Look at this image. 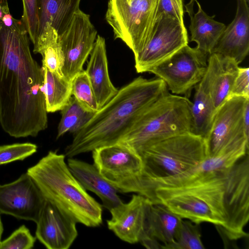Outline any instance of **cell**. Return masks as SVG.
Wrapping results in <instances>:
<instances>
[{
	"instance_id": "obj_1",
	"label": "cell",
	"mask_w": 249,
	"mask_h": 249,
	"mask_svg": "<svg viewBox=\"0 0 249 249\" xmlns=\"http://www.w3.org/2000/svg\"><path fill=\"white\" fill-rule=\"evenodd\" d=\"M151 201L194 223L214 225L229 240L246 237L248 234L244 230L249 219V154L230 167L178 185L157 187Z\"/></svg>"
},
{
	"instance_id": "obj_2",
	"label": "cell",
	"mask_w": 249,
	"mask_h": 249,
	"mask_svg": "<svg viewBox=\"0 0 249 249\" xmlns=\"http://www.w3.org/2000/svg\"><path fill=\"white\" fill-rule=\"evenodd\" d=\"M21 19L0 18V124L10 136L36 137L48 127L42 69Z\"/></svg>"
},
{
	"instance_id": "obj_3",
	"label": "cell",
	"mask_w": 249,
	"mask_h": 249,
	"mask_svg": "<svg viewBox=\"0 0 249 249\" xmlns=\"http://www.w3.org/2000/svg\"><path fill=\"white\" fill-rule=\"evenodd\" d=\"M161 79L139 76L118 89L117 94L96 112L65 149L73 158L96 148L117 143L138 118L155 100L168 91Z\"/></svg>"
},
{
	"instance_id": "obj_4",
	"label": "cell",
	"mask_w": 249,
	"mask_h": 249,
	"mask_svg": "<svg viewBox=\"0 0 249 249\" xmlns=\"http://www.w3.org/2000/svg\"><path fill=\"white\" fill-rule=\"evenodd\" d=\"M65 157L64 154L50 151L26 172L46 200L77 223L89 227L100 226L103 222L102 205L88 193L73 176Z\"/></svg>"
},
{
	"instance_id": "obj_5",
	"label": "cell",
	"mask_w": 249,
	"mask_h": 249,
	"mask_svg": "<svg viewBox=\"0 0 249 249\" xmlns=\"http://www.w3.org/2000/svg\"><path fill=\"white\" fill-rule=\"evenodd\" d=\"M137 153L143 161L149 199L155 184L187 173L208 157L204 138L191 132L159 141Z\"/></svg>"
},
{
	"instance_id": "obj_6",
	"label": "cell",
	"mask_w": 249,
	"mask_h": 249,
	"mask_svg": "<svg viewBox=\"0 0 249 249\" xmlns=\"http://www.w3.org/2000/svg\"><path fill=\"white\" fill-rule=\"evenodd\" d=\"M192 102L168 90L140 115L118 142L138 152L163 139L193 130Z\"/></svg>"
},
{
	"instance_id": "obj_7",
	"label": "cell",
	"mask_w": 249,
	"mask_h": 249,
	"mask_svg": "<svg viewBox=\"0 0 249 249\" xmlns=\"http://www.w3.org/2000/svg\"><path fill=\"white\" fill-rule=\"evenodd\" d=\"M158 0H108L106 19L115 38L140 53L149 41L156 23Z\"/></svg>"
},
{
	"instance_id": "obj_8",
	"label": "cell",
	"mask_w": 249,
	"mask_h": 249,
	"mask_svg": "<svg viewBox=\"0 0 249 249\" xmlns=\"http://www.w3.org/2000/svg\"><path fill=\"white\" fill-rule=\"evenodd\" d=\"M93 164L101 175L118 191L146 196L144 166L135 150L117 142L92 151Z\"/></svg>"
},
{
	"instance_id": "obj_9",
	"label": "cell",
	"mask_w": 249,
	"mask_h": 249,
	"mask_svg": "<svg viewBox=\"0 0 249 249\" xmlns=\"http://www.w3.org/2000/svg\"><path fill=\"white\" fill-rule=\"evenodd\" d=\"M208 56L196 47L187 45L149 73L162 80L171 93L189 98L205 74Z\"/></svg>"
},
{
	"instance_id": "obj_10",
	"label": "cell",
	"mask_w": 249,
	"mask_h": 249,
	"mask_svg": "<svg viewBox=\"0 0 249 249\" xmlns=\"http://www.w3.org/2000/svg\"><path fill=\"white\" fill-rule=\"evenodd\" d=\"M184 23L167 15L156 21L151 37L145 47L134 55L138 73L149 72L184 46L188 45Z\"/></svg>"
},
{
	"instance_id": "obj_11",
	"label": "cell",
	"mask_w": 249,
	"mask_h": 249,
	"mask_svg": "<svg viewBox=\"0 0 249 249\" xmlns=\"http://www.w3.org/2000/svg\"><path fill=\"white\" fill-rule=\"evenodd\" d=\"M97 32L89 15L80 9L73 15L66 30L59 35L64 57L62 72L68 80L84 70L83 66L93 49Z\"/></svg>"
},
{
	"instance_id": "obj_12",
	"label": "cell",
	"mask_w": 249,
	"mask_h": 249,
	"mask_svg": "<svg viewBox=\"0 0 249 249\" xmlns=\"http://www.w3.org/2000/svg\"><path fill=\"white\" fill-rule=\"evenodd\" d=\"M46 199L27 172L16 180L0 185V213L36 223Z\"/></svg>"
},
{
	"instance_id": "obj_13",
	"label": "cell",
	"mask_w": 249,
	"mask_h": 249,
	"mask_svg": "<svg viewBox=\"0 0 249 249\" xmlns=\"http://www.w3.org/2000/svg\"><path fill=\"white\" fill-rule=\"evenodd\" d=\"M249 99L232 96L216 111L210 129L204 138L208 157L217 155L233 142L245 138L243 114Z\"/></svg>"
},
{
	"instance_id": "obj_14",
	"label": "cell",
	"mask_w": 249,
	"mask_h": 249,
	"mask_svg": "<svg viewBox=\"0 0 249 249\" xmlns=\"http://www.w3.org/2000/svg\"><path fill=\"white\" fill-rule=\"evenodd\" d=\"M152 203L141 195H133L127 203L111 209L108 229L121 240L130 244L140 242L144 235L148 210Z\"/></svg>"
},
{
	"instance_id": "obj_15",
	"label": "cell",
	"mask_w": 249,
	"mask_h": 249,
	"mask_svg": "<svg viewBox=\"0 0 249 249\" xmlns=\"http://www.w3.org/2000/svg\"><path fill=\"white\" fill-rule=\"evenodd\" d=\"M76 223L46 200L36 223V237L48 249H68L78 236Z\"/></svg>"
},
{
	"instance_id": "obj_16",
	"label": "cell",
	"mask_w": 249,
	"mask_h": 249,
	"mask_svg": "<svg viewBox=\"0 0 249 249\" xmlns=\"http://www.w3.org/2000/svg\"><path fill=\"white\" fill-rule=\"evenodd\" d=\"M236 1L235 17L226 26L212 53L231 58L239 64L249 52V8L245 0Z\"/></svg>"
},
{
	"instance_id": "obj_17",
	"label": "cell",
	"mask_w": 249,
	"mask_h": 249,
	"mask_svg": "<svg viewBox=\"0 0 249 249\" xmlns=\"http://www.w3.org/2000/svg\"><path fill=\"white\" fill-rule=\"evenodd\" d=\"M239 68V64L231 58L215 53L209 55L207 69L201 81L216 110L230 97Z\"/></svg>"
},
{
	"instance_id": "obj_18",
	"label": "cell",
	"mask_w": 249,
	"mask_h": 249,
	"mask_svg": "<svg viewBox=\"0 0 249 249\" xmlns=\"http://www.w3.org/2000/svg\"><path fill=\"white\" fill-rule=\"evenodd\" d=\"M100 108L107 104L118 92L108 73L105 39L98 35L86 70Z\"/></svg>"
},
{
	"instance_id": "obj_19",
	"label": "cell",
	"mask_w": 249,
	"mask_h": 249,
	"mask_svg": "<svg viewBox=\"0 0 249 249\" xmlns=\"http://www.w3.org/2000/svg\"><path fill=\"white\" fill-rule=\"evenodd\" d=\"M68 166L73 176L86 190L96 195L104 207L110 211L123 201L118 191L100 173L94 164L68 158Z\"/></svg>"
},
{
	"instance_id": "obj_20",
	"label": "cell",
	"mask_w": 249,
	"mask_h": 249,
	"mask_svg": "<svg viewBox=\"0 0 249 249\" xmlns=\"http://www.w3.org/2000/svg\"><path fill=\"white\" fill-rule=\"evenodd\" d=\"M182 221L180 216L164 205L152 202L148 210L145 233L142 239L151 237L164 245L170 243L174 240Z\"/></svg>"
},
{
	"instance_id": "obj_21",
	"label": "cell",
	"mask_w": 249,
	"mask_h": 249,
	"mask_svg": "<svg viewBox=\"0 0 249 249\" xmlns=\"http://www.w3.org/2000/svg\"><path fill=\"white\" fill-rule=\"evenodd\" d=\"M198 6L197 12L191 18L189 30L191 41L196 43V48L209 55L226 28V25L214 19L215 16L208 15L196 0Z\"/></svg>"
},
{
	"instance_id": "obj_22",
	"label": "cell",
	"mask_w": 249,
	"mask_h": 249,
	"mask_svg": "<svg viewBox=\"0 0 249 249\" xmlns=\"http://www.w3.org/2000/svg\"><path fill=\"white\" fill-rule=\"evenodd\" d=\"M39 35L45 24L49 23L59 35L69 26L74 14L78 11L81 0H38ZM38 35V36H39Z\"/></svg>"
},
{
	"instance_id": "obj_23",
	"label": "cell",
	"mask_w": 249,
	"mask_h": 249,
	"mask_svg": "<svg viewBox=\"0 0 249 249\" xmlns=\"http://www.w3.org/2000/svg\"><path fill=\"white\" fill-rule=\"evenodd\" d=\"M34 53L41 55L42 66L60 77H64L62 69L64 57L59 35L49 23H46L34 45Z\"/></svg>"
},
{
	"instance_id": "obj_24",
	"label": "cell",
	"mask_w": 249,
	"mask_h": 249,
	"mask_svg": "<svg viewBox=\"0 0 249 249\" xmlns=\"http://www.w3.org/2000/svg\"><path fill=\"white\" fill-rule=\"evenodd\" d=\"M195 88V93L191 105L192 133L205 138L210 129L216 109L201 80Z\"/></svg>"
},
{
	"instance_id": "obj_25",
	"label": "cell",
	"mask_w": 249,
	"mask_h": 249,
	"mask_svg": "<svg viewBox=\"0 0 249 249\" xmlns=\"http://www.w3.org/2000/svg\"><path fill=\"white\" fill-rule=\"evenodd\" d=\"M44 76V92L48 113L60 111L71 95V81L60 77L42 66Z\"/></svg>"
},
{
	"instance_id": "obj_26",
	"label": "cell",
	"mask_w": 249,
	"mask_h": 249,
	"mask_svg": "<svg viewBox=\"0 0 249 249\" xmlns=\"http://www.w3.org/2000/svg\"><path fill=\"white\" fill-rule=\"evenodd\" d=\"M60 111L61 117L57 127V139L67 132L75 134L95 114L84 108L73 96Z\"/></svg>"
},
{
	"instance_id": "obj_27",
	"label": "cell",
	"mask_w": 249,
	"mask_h": 249,
	"mask_svg": "<svg viewBox=\"0 0 249 249\" xmlns=\"http://www.w3.org/2000/svg\"><path fill=\"white\" fill-rule=\"evenodd\" d=\"M199 224L191 221H182L176 234L174 240L161 246L166 249H204L201 239Z\"/></svg>"
},
{
	"instance_id": "obj_28",
	"label": "cell",
	"mask_w": 249,
	"mask_h": 249,
	"mask_svg": "<svg viewBox=\"0 0 249 249\" xmlns=\"http://www.w3.org/2000/svg\"><path fill=\"white\" fill-rule=\"evenodd\" d=\"M71 95L88 111L95 113L100 109L85 70L72 79Z\"/></svg>"
},
{
	"instance_id": "obj_29",
	"label": "cell",
	"mask_w": 249,
	"mask_h": 249,
	"mask_svg": "<svg viewBox=\"0 0 249 249\" xmlns=\"http://www.w3.org/2000/svg\"><path fill=\"white\" fill-rule=\"evenodd\" d=\"M23 14L21 20L34 45L37 40L39 31L38 0H22Z\"/></svg>"
},
{
	"instance_id": "obj_30",
	"label": "cell",
	"mask_w": 249,
	"mask_h": 249,
	"mask_svg": "<svg viewBox=\"0 0 249 249\" xmlns=\"http://www.w3.org/2000/svg\"><path fill=\"white\" fill-rule=\"evenodd\" d=\"M37 146L31 142L0 145V165L23 160L36 152Z\"/></svg>"
},
{
	"instance_id": "obj_31",
	"label": "cell",
	"mask_w": 249,
	"mask_h": 249,
	"mask_svg": "<svg viewBox=\"0 0 249 249\" xmlns=\"http://www.w3.org/2000/svg\"><path fill=\"white\" fill-rule=\"evenodd\" d=\"M36 239L29 229L22 225L1 241L0 249H31L34 247Z\"/></svg>"
},
{
	"instance_id": "obj_32",
	"label": "cell",
	"mask_w": 249,
	"mask_h": 249,
	"mask_svg": "<svg viewBox=\"0 0 249 249\" xmlns=\"http://www.w3.org/2000/svg\"><path fill=\"white\" fill-rule=\"evenodd\" d=\"M184 0H158L156 21L162 15H167L184 23Z\"/></svg>"
},
{
	"instance_id": "obj_33",
	"label": "cell",
	"mask_w": 249,
	"mask_h": 249,
	"mask_svg": "<svg viewBox=\"0 0 249 249\" xmlns=\"http://www.w3.org/2000/svg\"><path fill=\"white\" fill-rule=\"evenodd\" d=\"M242 97L249 99V68L240 67L234 81L230 97Z\"/></svg>"
},
{
	"instance_id": "obj_34",
	"label": "cell",
	"mask_w": 249,
	"mask_h": 249,
	"mask_svg": "<svg viewBox=\"0 0 249 249\" xmlns=\"http://www.w3.org/2000/svg\"><path fill=\"white\" fill-rule=\"evenodd\" d=\"M147 249H160L161 248V245L159 244L158 240L153 237H145L140 242Z\"/></svg>"
},
{
	"instance_id": "obj_35",
	"label": "cell",
	"mask_w": 249,
	"mask_h": 249,
	"mask_svg": "<svg viewBox=\"0 0 249 249\" xmlns=\"http://www.w3.org/2000/svg\"><path fill=\"white\" fill-rule=\"evenodd\" d=\"M243 127L244 133L248 140L249 139V102L246 105L243 114Z\"/></svg>"
},
{
	"instance_id": "obj_36",
	"label": "cell",
	"mask_w": 249,
	"mask_h": 249,
	"mask_svg": "<svg viewBox=\"0 0 249 249\" xmlns=\"http://www.w3.org/2000/svg\"><path fill=\"white\" fill-rule=\"evenodd\" d=\"M195 1L196 0H190L188 4L185 5L186 12L188 13L190 18L192 17L194 14L193 7Z\"/></svg>"
},
{
	"instance_id": "obj_37",
	"label": "cell",
	"mask_w": 249,
	"mask_h": 249,
	"mask_svg": "<svg viewBox=\"0 0 249 249\" xmlns=\"http://www.w3.org/2000/svg\"><path fill=\"white\" fill-rule=\"evenodd\" d=\"M3 226L0 216V243L1 241L2 235L3 232Z\"/></svg>"
},
{
	"instance_id": "obj_38",
	"label": "cell",
	"mask_w": 249,
	"mask_h": 249,
	"mask_svg": "<svg viewBox=\"0 0 249 249\" xmlns=\"http://www.w3.org/2000/svg\"><path fill=\"white\" fill-rule=\"evenodd\" d=\"M248 3L249 2V0H245Z\"/></svg>"
}]
</instances>
